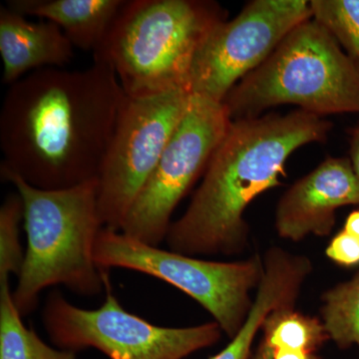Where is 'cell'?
I'll return each instance as SVG.
<instances>
[{"instance_id": "obj_1", "label": "cell", "mask_w": 359, "mask_h": 359, "mask_svg": "<svg viewBox=\"0 0 359 359\" xmlns=\"http://www.w3.org/2000/svg\"><path fill=\"white\" fill-rule=\"evenodd\" d=\"M126 97L103 63L33 71L4 96L0 170L42 190L96 180Z\"/></svg>"}, {"instance_id": "obj_2", "label": "cell", "mask_w": 359, "mask_h": 359, "mask_svg": "<svg viewBox=\"0 0 359 359\" xmlns=\"http://www.w3.org/2000/svg\"><path fill=\"white\" fill-rule=\"evenodd\" d=\"M332 123L302 110L233 120L181 218L170 226V250L186 256H235L249 242L244 214L280 185L290 155L327 140Z\"/></svg>"}, {"instance_id": "obj_3", "label": "cell", "mask_w": 359, "mask_h": 359, "mask_svg": "<svg viewBox=\"0 0 359 359\" xmlns=\"http://www.w3.org/2000/svg\"><path fill=\"white\" fill-rule=\"evenodd\" d=\"M15 187L25 209V261L13 299L22 318L39 306L42 290L63 285L73 294L103 292L108 271L94 259L97 237L104 228L97 200L96 180L65 190L35 188L18 175L0 170Z\"/></svg>"}, {"instance_id": "obj_4", "label": "cell", "mask_w": 359, "mask_h": 359, "mask_svg": "<svg viewBox=\"0 0 359 359\" xmlns=\"http://www.w3.org/2000/svg\"><path fill=\"white\" fill-rule=\"evenodd\" d=\"M224 20L226 11L211 0H125L93 61L112 68L131 98L189 92L196 54Z\"/></svg>"}, {"instance_id": "obj_5", "label": "cell", "mask_w": 359, "mask_h": 359, "mask_svg": "<svg viewBox=\"0 0 359 359\" xmlns=\"http://www.w3.org/2000/svg\"><path fill=\"white\" fill-rule=\"evenodd\" d=\"M223 103L231 120L259 117L287 104L323 118L359 114V65L311 18L295 26Z\"/></svg>"}, {"instance_id": "obj_6", "label": "cell", "mask_w": 359, "mask_h": 359, "mask_svg": "<svg viewBox=\"0 0 359 359\" xmlns=\"http://www.w3.org/2000/svg\"><path fill=\"white\" fill-rule=\"evenodd\" d=\"M94 259L98 268L138 271L173 285L209 311L223 332L233 339L244 325L259 287L264 263L257 256L245 261L212 262L160 249L121 231L103 228Z\"/></svg>"}, {"instance_id": "obj_7", "label": "cell", "mask_w": 359, "mask_h": 359, "mask_svg": "<svg viewBox=\"0 0 359 359\" xmlns=\"http://www.w3.org/2000/svg\"><path fill=\"white\" fill-rule=\"evenodd\" d=\"M109 285L96 309L74 306L58 290L47 295L42 323L54 346L76 353L95 348L110 359H184L222 339L216 321L190 327L149 323L123 308Z\"/></svg>"}, {"instance_id": "obj_8", "label": "cell", "mask_w": 359, "mask_h": 359, "mask_svg": "<svg viewBox=\"0 0 359 359\" xmlns=\"http://www.w3.org/2000/svg\"><path fill=\"white\" fill-rule=\"evenodd\" d=\"M231 121L224 103L191 96L159 163L123 222V233L154 247L166 241L177 205L204 176Z\"/></svg>"}, {"instance_id": "obj_9", "label": "cell", "mask_w": 359, "mask_h": 359, "mask_svg": "<svg viewBox=\"0 0 359 359\" xmlns=\"http://www.w3.org/2000/svg\"><path fill=\"white\" fill-rule=\"evenodd\" d=\"M192 94L178 89L131 98L123 104L97 177L104 228L121 231L123 222L161 159Z\"/></svg>"}, {"instance_id": "obj_10", "label": "cell", "mask_w": 359, "mask_h": 359, "mask_svg": "<svg viewBox=\"0 0 359 359\" xmlns=\"http://www.w3.org/2000/svg\"><path fill=\"white\" fill-rule=\"evenodd\" d=\"M313 18L308 0H254L212 28L194 59L189 92L214 102L269 57L292 29Z\"/></svg>"}, {"instance_id": "obj_11", "label": "cell", "mask_w": 359, "mask_h": 359, "mask_svg": "<svg viewBox=\"0 0 359 359\" xmlns=\"http://www.w3.org/2000/svg\"><path fill=\"white\" fill-rule=\"evenodd\" d=\"M359 205V179L349 158L327 157L285 191L276 210V233L299 242L309 236L327 237L335 226V212Z\"/></svg>"}, {"instance_id": "obj_12", "label": "cell", "mask_w": 359, "mask_h": 359, "mask_svg": "<svg viewBox=\"0 0 359 359\" xmlns=\"http://www.w3.org/2000/svg\"><path fill=\"white\" fill-rule=\"evenodd\" d=\"M73 45L58 25L28 20L8 6L0 7L2 82L13 85L33 71L65 68L73 58Z\"/></svg>"}, {"instance_id": "obj_13", "label": "cell", "mask_w": 359, "mask_h": 359, "mask_svg": "<svg viewBox=\"0 0 359 359\" xmlns=\"http://www.w3.org/2000/svg\"><path fill=\"white\" fill-rule=\"evenodd\" d=\"M256 297L244 325L221 353L210 359H249L252 342L264 320L278 309L294 308L302 285L313 271L308 257L271 248L264 255Z\"/></svg>"}, {"instance_id": "obj_14", "label": "cell", "mask_w": 359, "mask_h": 359, "mask_svg": "<svg viewBox=\"0 0 359 359\" xmlns=\"http://www.w3.org/2000/svg\"><path fill=\"white\" fill-rule=\"evenodd\" d=\"M125 0H9L6 6L26 16L55 23L73 46L92 51L107 34Z\"/></svg>"}, {"instance_id": "obj_15", "label": "cell", "mask_w": 359, "mask_h": 359, "mask_svg": "<svg viewBox=\"0 0 359 359\" xmlns=\"http://www.w3.org/2000/svg\"><path fill=\"white\" fill-rule=\"evenodd\" d=\"M76 353L53 348L26 327L9 280L0 282V359H76Z\"/></svg>"}, {"instance_id": "obj_16", "label": "cell", "mask_w": 359, "mask_h": 359, "mask_svg": "<svg viewBox=\"0 0 359 359\" xmlns=\"http://www.w3.org/2000/svg\"><path fill=\"white\" fill-rule=\"evenodd\" d=\"M263 330V341L273 351L287 349L316 354L330 339L321 318L294 308L273 311L264 320Z\"/></svg>"}, {"instance_id": "obj_17", "label": "cell", "mask_w": 359, "mask_h": 359, "mask_svg": "<svg viewBox=\"0 0 359 359\" xmlns=\"http://www.w3.org/2000/svg\"><path fill=\"white\" fill-rule=\"evenodd\" d=\"M321 320L340 349L359 347V271L353 278L327 290L321 297Z\"/></svg>"}, {"instance_id": "obj_18", "label": "cell", "mask_w": 359, "mask_h": 359, "mask_svg": "<svg viewBox=\"0 0 359 359\" xmlns=\"http://www.w3.org/2000/svg\"><path fill=\"white\" fill-rule=\"evenodd\" d=\"M313 18L359 65V0H311Z\"/></svg>"}, {"instance_id": "obj_19", "label": "cell", "mask_w": 359, "mask_h": 359, "mask_svg": "<svg viewBox=\"0 0 359 359\" xmlns=\"http://www.w3.org/2000/svg\"><path fill=\"white\" fill-rule=\"evenodd\" d=\"M25 209L20 194H9L0 208V282L20 275L25 250L20 242Z\"/></svg>"}, {"instance_id": "obj_20", "label": "cell", "mask_w": 359, "mask_h": 359, "mask_svg": "<svg viewBox=\"0 0 359 359\" xmlns=\"http://www.w3.org/2000/svg\"><path fill=\"white\" fill-rule=\"evenodd\" d=\"M325 254L340 266L355 268L359 266V240L346 231H340L330 241Z\"/></svg>"}, {"instance_id": "obj_21", "label": "cell", "mask_w": 359, "mask_h": 359, "mask_svg": "<svg viewBox=\"0 0 359 359\" xmlns=\"http://www.w3.org/2000/svg\"><path fill=\"white\" fill-rule=\"evenodd\" d=\"M349 160L359 179V123L358 126L351 131V138H349Z\"/></svg>"}, {"instance_id": "obj_22", "label": "cell", "mask_w": 359, "mask_h": 359, "mask_svg": "<svg viewBox=\"0 0 359 359\" xmlns=\"http://www.w3.org/2000/svg\"><path fill=\"white\" fill-rule=\"evenodd\" d=\"M273 359H316V354L304 353L299 351H273Z\"/></svg>"}, {"instance_id": "obj_23", "label": "cell", "mask_w": 359, "mask_h": 359, "mask_svg": "<svg viewBox=\"0 0 359 359\" xmlns=\"http://www.w3.org/2000/svg\"><path fill=\"white\" fill-rule=\"evenodd\" d=\"M344 231L359 240V209L354 210L347 216Z\"/></svg>"}, {"instance_id": "obj_24", "label": "cell", "mask_w": 359, "mask_h": 359, "mask_svg": "<svg viewBox=\"0 0 359 359\" xmlns=\"http://www.w3.org/2000/svg\"><path fill=\"white\" fill-rule=\"evenodd\" d=\"M252 359H273V351L263 341L257 347L256 353H255Z\"/></svg>"}]
</instances>
